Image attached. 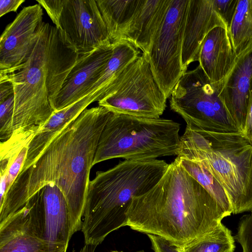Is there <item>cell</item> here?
I'll use <instances>...</instances> for the list:
<instances>
[{"instance_id": "34", "label": "cell", "mask_w": 252, "mask_h": 252, "mask_svg": "<svg viewBox=\"0 0 252 252\" xmlns=\"http://www.w3.org/2000/svg\"><path fill=\"white\" fill-rule=\"evenodd\" d=\"M111 252H123L122 251H112Z\"/></svg>"}, {"instance_id": "5", "label": "cell", "mask_w": 252, "mask_h": 252, "mask_svg": "<svg viewBox=\"0 0 252 252\" xmlns=\"http://www.w3.org/2000/svg\"><path fill=\"white\" fill-rule=\"evenodd\" d=\"M180 127L170 119L112 113L100 135L93 165L115 158L150 160L177 156Z\"/></svg>"}, {"instance_id": "28", "label": "cell", "mask_w": 252, "mask_h": 252, "mask_svg": "<svg viewBox=\"0 0 252 252\" xmlns=\"http://www.w3.org/2000/svg\"><path fill=\"white\" fill-rule=\"evenodd\" d=\"M234 238L241 246L242 252H252V212L240 218Z\"/></svg>"}, {"instance_id": "24", "label": "cell", "mask_w": 252, "mask_h": 252, "mask_svg": "<svg viewBox=\"0 0 252 252\" xmlns=\"http://www.w3.org/2000/svg\"><path fill=\"white\" fill-rule=\"evenodd\" d=\"M227 31L237 56L252 44V0H238Z\"/></svg>"}, {"instance_id": "10", "label": "cell", "mask_w": 252, "mask_h": 252, "mask_svg": "<svg viewBox=\"0 0 252 252\" xmlns=\"http://www.w3.org/2000/svg\"><path fill=\"white\" fill-rule=\"evenodd\" d=\"M189 2V0H171L165 19L145 54L155 80L167 98L185 73L182 49Z\"/></svg>"}, {"instance_id": "15", "label": "cell", "mask_w": 252, "mask_h": 252, "mask_svg": "<svg viewBox=\"0 0 252 252\" xmlns=\"http://www.w3.org/2000/svg\"><path fill=\"white\" fill-rule=\"evenodd\" d=\"M218 26L227 29L215 9L214 0H189L182 49V63L185 73L190 63L198 61L205 37Z\"/></svg>"}, {"instance_id": "12", "label": "cell", "mask_w": 252, "mask_h": 252, "mask_svg": "<svg viewBox=\"0 0 252 252\" xmlns=\"http://www.w3.org/2000/svg\"><path fill=\"white\" fill-rule=\"evenodd\" d=\"M43 12L38 3L24 7L0 38V74L15 72L29 56Z\"/></svg>"}, {"instance_id": "7", "label": "cell", "mask_w": 252, "mask_h": 252, "mask_svg": "<svg viewBox=\"0 0 252 252\" xmlns=\"http://www.w3.org/2000/svg\"><path fill=\"white\" fill-rule=\"evenodd\" d=\"M218 85H213L199 65L187 71L173 89L171 109L193 130L240 132L219 97Z\"/></svg>"}, {"instance_id": "29", "label": "cell", "mask_w": 252, "mask_h": 252, "mask_svg": "<svg viewBox=\"0 0 252 252\" xmlns=\"http://www.w3.org/2000/svg\"><path fill=\"white\" fill-rule=\"evenodd\" d=\"M238 0H214L216 11L225 24L227 30L236 9Z\"/></svg>"}, {"instance_id": "18", "label": "cell", "mask_w": 252, "mask_h": 252, "mask_svg": "<svg viewBox=\"0 0 252 252\" xmlns=\"http://www.w3.org/2000/svg\"><path fill=\"white\" fill-rule=\"evenodd\" d=\"M95 101H97L95 93H90L75 103L54 111L46 123L39 127L30 142L26 160L20 172L32 165L55 137Z\"/></svg>"}, {"instance_id": "30", "label": "cell", "mask_w": 252, "mask_h": 252, "mask_svg": "<svg viewBox=\"0 0 252 252\" xmlns=\"http://www.w3.org/2000/svg\"><path fill=\"white\" fill-rule=\"evenodd\" d=\"M154 252H181L179 248L165 239L152 234L147 235Z\"/></svg>"}, {"instance_id": "26", "label": "cell", "mask_w": 252, "mask_h": 252, "mask_svg": "<svg viewBox=\"0 0 252 252\" xmlns=\"http://www.w3.org/2000/svg\"><path fill=\"white\" fill-rule=\"evenodd\" d=\"M177 157L183 168L207 190L228 216L232 214V208L224 190L212 174L196 160Z\"/></svg>"}, {"instance_id": "21", "label": "cell", "mask_w": 252, "mask_h": 252, "mask_svg": "<svg viewBox=\"0 0 252 252\" xmlns=\"http://www.w3.org/2000/svg\"><path fill=\"white\" fill-rule=\"evenodd\" d=\"M143 0H96L113 45L122 41Z\"/></svg>"}, {"instance_id": "4", "label": "cell", "mask_w": 252, "mask_h": 252, "mask_svg": "<svg viewBox=\"0 0 252 252\" xmlns=\"http://www.w3.org/2000/svg\"><path fill=\"white\" fill-rule=\"evenodd\" d=\"M177 156L199 162L212 174L224 190L232 214L252 212V143L243 133L186 126Z\"/></svg>"}, {"instance_id": "25", "label": "cell", "mask_w": 252, "mask_h": 252, "mask_svg": "<svg viewBox=\"0 0 252 252\" xmlns=\"http://www.w3.org/2000/svg\"><path fill=\"white\" fill-rule=\"evenodd\" d=\"M179 248L181 252H234L235 238L221 222L210 232Z\"/></svg>"}, {"instance_id": "2", "label": "cell", "mask_w": 252, "mask_h": 252, "mask_svg": "<svg viewBox=\"0 0 252 252\" xmlns=\"http://www.w3.org/2000/svg\"><path fill=\"white\" fill-rule=\"evenodd\" d=\"M228 216L177 157L151 189L132 197L126 213V226L178 248L210 232Z\"/></svg>"}, {"instance_id": "3", "label": "cell", "mask_w": 252, "mask_h": 252, "mask_svg": "<svg viewBox=\"0 0 252 252\" xmlns=\"http://www.w3.org/2000/svg\"><path fill=\"white\" fill-rule=\"evenodd\" d=\"M169 164L158 159L125 160L97 171L86 194L81 229L85 243L98 246L110 233L126 226V213L132 197L151 189Z\"/></svg>"}, {"instance_id": "13", "label": "cell", "mask_w": 252, "mask_h": 252, "mask_svg": "<svg viewBox=\"0 0 252 252\" xmlns=\"http://www.w3.org/2000/svg\"><path fill=\"white\" fill-rule=\"evenodd\" d=\"M112 45L80 55L57 94L50 101L54 111L66 107L89 94L113 53Z\"/></svg>"}, {"instance_id": "1", "label": "cell", "mask_w": 252, "mask_h": 252, "mask_svg": "<svg viewBox=\"0 0 252 252\" xmlns=\"http://www.w3.org/2000/svg\"><path fill=\"white\" fill-rule=\"evenodd\" d=\"M112 114L100 106L86 108L55 136L35 162L19 173L0 203V221L52 184L66 200L71 237L81 230L90 171L100 135Z\"/></svg>"}, {"instance_id": "35", "label": "cell", "mask_w": 252, "mask_h": 252, "mask_svg": "<svg viewBox=\"0 0 252 252\" xmlns=\"http://www.w3.org/2000/svg\"><path fill=\"white\" fill-rule=\"evenodd\" d=\"M145 252L144 251L142 250V251H138V252Z\"/></svg>"}, {"instance_id": "27", "label": "cell", "mask_w": 252, "mask_h": 252, "mask_svg": "<svg viewBox=\"0 0 252 252\" xmlns=\"http://www.w3.org/2000/svg\"><path fill=\"white\" fill-rule=\"evenodd\" d=\"M14 108V95L0 102V139L7 140L12 135V122Z\"/></svg>"}, {"instance_id": "23", "label": "cell", "mask_w": 252, "mask_h": 252, "mask_svg": "<svg viewBox=\"0 0 252 252\" xmlns=\"http://www.w3.org/2000/svg\"><path fill=\"white\" fill-rule=\"evenodd\" d=\"M39 126H32L17 129L11 136L0 143V202L7 192L6 173L22 149L29 145Z\"/></svg>"}, {"instance_id": "11", "label": "cell", "mask_w": 252, "mask_h": 252, "mask_svg": "<svg viewBox=\"0 0 252 252\" xmlns=\"http://www.w3.org/2000/svg\"><path fill=\"white\" fill-rule=\"evenodd\" d=\"M42 192L0 223V252H47L44 238Z\"/></svg>"}, {"instance_id": "32", "label": "cell", "mask_w": 252, "mask_h": 252, "mask_svg": "<svg viewBox=\"0 0 252 252\" xmlns=\"http://www.w3.org/2000/svg\"><path fill=\"white\" fill-rule=\"evenodd\" d=\"M252 143V78L250 88V96L245 127L243 132Z\"/></svg>"}, {"instance_id": "9", "label": "cell", "mask_w": 252, "mask_h": 252, "mask_svg": "<svg viewBox=\"0 0 252 252\" xmlns=\"http://www.w3.org/2000/svg\"><path fill=\"white\" fill-rule=\"evenodd\" d=\"M80 55L112 45L96 0H37Z\"/></svg>"}, {"instance_id": "8", "label": "cell", "mask_w": 252, "mask_h": 252, "mask_svg": "<svg viewBox=\"0 0 252 252\" xmlns=\"http://www.w3.org/2000/svg\"><path fill=\"white\" fill-rule=\"evenodd\" d=\"M167 98L159 88L145 54L129 64L99 101L113 113L146 118H160Z\"/></svg>"}, {"instance_id": "22", "label": "cell", "mask_w": 252, "mask_h": 252, "mask_svg": "<svg viewBox=\"0 0 252 252\" xmlns=\"http://www.w3.org/2000/svg\"><path fill=\"white\" fill-rule=\"evenodd\" d=\"M113 46L112 55L101 76L89 91V94L95 93L98 102L102 98L109 87L140 53L138 49L126 41H120Z\"/></svg>"}, {"instance_id": "16", "label": "cell", "mask_w": 252, "mask_h": 252, "mask_svg": "<svg viewBox=\"0 0 252 252\" xmlns=\"http://www.w3.org/2000/svg\"><path fill=\"white\" fill-rule=\"evenodd\" d=\"M44 238L47 252H66L71 239L70 220L65 198L50 184L42 189Z\"/></svg>"}, {"instance_id": "6", "label": "cell", "mask_w": 252, "mask_h": 252, "mask_svg": "<svg viewBox=\"0 0 252 252\" xmlns=\"http://www.w3.org/2000/svg\"><path fill=\"white\" fill-rule=\"evenodd\" d=\"M50 25L42 22L26 61L8 74L14 88L12 129L41 126L54 111L47 86L46 53Z\"/></svg>"}, {"instance_id": "33", "label": "cell", "mask_w": 252, "mask_h": 252, "mask_svg": "<svg viewBox=\"0 0 252 252\" xmlns=\"http://www.w3.org/2000/svg\"><path fill=\"white\" fill-rule=\"evenodd\" d=\"M24 2L25 0H0V17L10 12H16L19 7Z\"/></svg>"}, {"instance_id": "17", "label": "cell", "mask_w": 252, "mask_h": 252, "mask_svg": "<svg viewBox=\"0 0 252 252\" xmlns=\"http://www.w3.org/2000/svg\"><path fill=\"white\" fill-rule=\"evenodd\" d=\"M236 58L227 29L218 26L205 37L198 62L211 83L216 85L226 77Z\"/></svg>"}, {"instance_id": "19", "label": "cell", "mask_w": 252, "mask_h": 252, "mask_svg": "<svg viewBox=\"0 0 252 252\" xmlns=\"http://www.w3.org/2000/svg\"><path fill=\"white\" fill-rule=\"evenodd\" d=\"M171 0H143L122 41L147 54L153 39L164 21Z\"/></svg>"}, {"instance_id": "31", "label": "cell", "mask_w": 252, "mask_h": 252, "mask_svg": "<svg viewBox=\"0 0 252 252\" xmlns=\"http://www.w3.org/2000/svg\"><path fill=\"white\" fill-rule=\"evenodd\" d=\"M14 94L13 85L8 74H0V102Z\"/></svg>"}, {"instance_id": "14", "label": "cell", "mask_w": 252, "mask_h": 252, "mask_svg": "<svg viewBox=\"0 0 252 252\" xmlns=\"http://www.w3.org/2000/svg\"><path fill=\"white\" fill-rule=\"evenodd\" d=\"M252 78V44L237 56L226 77L218 84L219 97L239 131L246 125Z\"/></svg>"}, {"instance_id": "20", "label": "cell", "mask_w": 252, "mask_h": 252, "mask_svg": "<svg viewBox=\"0 0 252 252\" xmlns=\"http://www.w3.org/2000/svg\"><path fill=\"white\" fill-rule=\"evenodd\" d=\"M80 56L64 40L56 27L50 25L46 53L49 101L59 92Z\"/></svg>"}]
</instances>
